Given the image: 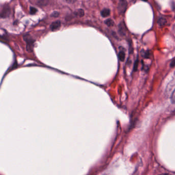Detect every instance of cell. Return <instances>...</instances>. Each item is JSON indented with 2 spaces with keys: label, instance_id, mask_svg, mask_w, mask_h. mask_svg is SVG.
Here are the masks:
<instances>
[{
  "label": "cell",
  "instance_id": "cell-2",
  "mask_svg": "<svg viewBox=\"0 0 175 175\" xmlns=\"http://www.w3.org/2000/svg\"><path fill=\"white\" fill-rule=\"evenodd\" d=\"M127 7V2L126 0H119V4L118 5V12L123 14L126 10Z\"/></svg>",
  "mask_w": 175,
  "mask_h": 175
},
{
  "label": "cell",
  "instance_id": "cell-14",
  "mask_svg": "<svg viewBox=\"0 0 175 175\" xmlns=\"http://www.w3.org/2000/svg\"><path fill=\"white\" fill-rule=\"evenodd\" d=\"M37 12V9L36 8L32 7H31L30 8V13L31 14H34Z\"/></svg>",
  "mask_w": 175,
  "mask_h": 175
},
{
  "label": "cell",
  "instance_id": "cell-4",
  "mask_svg": "<svg viewBox=\"0 0 175 175\" xmlns=\"http://www.w3.org/2000/svg\"><path fill=\"white\" fill-rule=\"evenodd\" d=\"M10 13V9L9 7H5L3 8L1 13V16L2 18H6L9 16Z\"/></svg>",
  "mask_w": 175,
  "mask_h": 175
},
{
  "label": "cell",
  "instance_id": "cell-12",
  "mask_svg": "<svg viewBox=\"0 0 175 175\" xmlns=\"http://www.w3.org/2000/svg\"><path fill=\"white\" fill-rule=\"evenodd\" d=\"M138 64H139V60H138V58H137V59L136 61H135V64H134V70L135 72H136L137 71V69H138Z\"/></svg>",
  "mask_w": 175,
  "mask_h": 175
},
{
  "label": "cell",
  "instance_id": "cell-13",
  "mask_svg": "<svg viewBox=\"0 0 175 175\" xmlns=\"http://www.w3.org/2000/svg\"><path fill=\"white\" fill-rule=\"evenodd\" d=\"M171 101L173 103L175 104V89L171 95Z\"/></svg>",
  "mask_w": 175,
  "mask_h": 175
},
{
  "label": "cell",
  "instance_id": "cell-19",
  "mask_svg": "<svg viewBox=\"0 0 175 175\" xmlns=\"http://www.w3.org/2000/svg\"><path fill=\"white\" fill-rule=\"evenodd\" d=\"M141 1H144V2H147V1H148V0H141Z\"/></svg>",
  "mask_w": 175,
  "mask_h": 175
},
{
  "label": "cell",
  "instance_id": "cell-18",
  "mask_svg": "<svg viewBox=\"0 0 175 175\" xmlns=\"http://www.w3.org/2000/svg\"><path fill=\"white\" fill-rule=\"evenodd\" d=\"M160 175H169V174H162Z\"/></svg>",
  "mask_w": 175,
  "mask_h": 175
},
{
  "label": "cell",
  "instance_id": "cell-8",
  "mask_svg": "<svg viewBox=\"0 0 175 175\" xmlns=\"http://www.w3.org/2000/svg\"><path fill=\"white\" fill-rule=\"evenodd\" d=\"M157 22H158V24L160 26H163L166 24L167 21L165 19H164V18H159Z\"/></svg>",
  "mask_w": 175,
  "mask_h": 175
},
{
  "label": "cell",
  "instance_id": "cell-16",
  "mask_svg": "<svg viewBox=\"0 0 175 175\" xmlns=\"http://www.w3.org/2000/svg\"><path fill=\"white\" fill-rule=\"evenodd\" d=\"M175 66V57L173 58V59L171 61L170 64V67L171 68H174Z\"/></svg>",
  "mask_w": 175,
  "mask_h": 175
},
{
  "label": "cell",
  "instance_id": "cell-10",
  "mask_svg": "<svg viewBox=\"0 0 175 175\" xmlns=\"http://www.w3.org/2000/svg\"><path fill=\"white\" fill-rule=\"evenodd\" d=\"M75 15L78 16L79 17H82V16L84 15V11L83 9H80L76 11V12H75Z\"/></svg>",
  "mask_w": 175,
  "mask_h": 175
},
{
  "label": "cell",
  "instance_id": "cell-5",
  "mask_svg": "<svg viewBox=\"0 0 175 175\" xmlns=\"http://www.w3.org/2000/svg\"><path fill=\"white\" fill-rule=\"evenodd\" d=\"M118 57L120 61L124 62L125 59V49L123 47H120V51L118 53Z\"/></svg>",
  "mask_w": 175,
  "mask_h": 175
},
{
  "label": "cell",
  "instance_id": "cell-17",
  "mask_svg": "<svg viewBox=\"0 0 175 175\" xmlns=\"http://www.w3.org/2000/svg\"><path fill=\"white\" fill-rule=\"evenodd\" d=\"M173 30L174 31V32L175 33V24H174V25L173 26Z\"/></svg>",
  "mask_w": 175,
  "mask_h": 175
},
{
  "label": "cell",
  "instance_id": "cell-11",
  "mask_svg": "<svg viewBox=\"0 0 175 175\" xmlns=\"http://www.w3.org/2000/svg\"><path fill=\"white\" fill-rule=\"evenodd\" d=\"M104 23L108 27H112V26H113V25H114V22L111 19H107L106 20H105Z\"/></svg>",
  "mask_w": 175,
  "mask_h": 175
},
{
  "label": "cell",
  "instance_id": "cell-3",
  "mask_svg": "<svg viewBox=\"0 0 175 175\" xmlns=\"http://www.w3.org/2000/svg\"><path fill=\"white\" fill-rule=\"evenodd\" d=\"M118 31L119 34L122 35L124 36L126 34V26L125 24L123 22L120 23L118 26Z\"/></svg>",
  "mask_w": 175,
  "mask_h": 175
},
{
  "label": "cell",
  "instance_id": "cell-1",
  "mask_svg": "<svg viewBox=\"0 0 175 175\" xmlns=\"http://www.w3.org/2000/svg\"><path fill=\"white\" fill-rule=\"evenodd\" d=\"M24 41L27 43L26 49L27 51L29 52H31L33 50L34 48V44L35 41L32 39V38L29 34H25L23 36Z\"/></svg>",
  "mask_w": 175,
  "mask_h": 175
},
{
  "label": "cell",
  "instance_id": "cell-15",
  "mask_svg": "<svg viewBox=\"0 0 175 175\" xmlns=\"http://www.w3.org/2000/svg\"><path fill=\"white\" fill-rule=\"evenodd\" d=\"M59 14H60L59 12H58L57 11H54L51 14V16H52V17L57 18V17H58V16H59Z\"/></svg>",
  "mask_w": 175,
  "mask_h": 175
},
{
  "label": "cell",
  "instance_id": "cell-7",
  "mask_svg": "<svg viewBox=\"0 0 175 175\" xmlns=\"http://www.w3.org/2000/svg\"><path fill=\"white\" fill-rule=\"evenodd\" d=\"M110 13H111V11L108 8H104V9H103L101 12V15L104 18L107 17V16H109L110 15Z\"/></svg>",
  "mask_w": 175,
  "mask_h": 175
},
{
  "label": "cell",
  "instance_id": "cell-6",
  "mask_svg": "<svg viewBox=\"0 0 175 175\" xmlns=\"http://www.w3.org/2000/svg\"><path fill=\"white\" fill-rule=\"evenodd\" d=\"M61 22L59 21H57L54 22L52 23L50 26V28L52 31H54L56 30L57 29H58L60 27H61Z\"/></svg>",
  "mask_w": 175,
  "mask_h": 175
},
{
  "label": "cell",
  "instance_id": "cell-9",
  "mask_svg": "<svg viewBox=\"0 0 175 175\" xmlns=\"http://www.w3.org/2000/svg\"><path fill=\"white\" fill-rule=\"evenodd\" d=\"M49 0H40V1L38 2V5L40 7H44L45 6L48 4Z\"/></svg>",
  "mask_w": 175,
  "mask_h": 175
}]
</instances>
